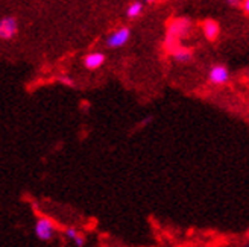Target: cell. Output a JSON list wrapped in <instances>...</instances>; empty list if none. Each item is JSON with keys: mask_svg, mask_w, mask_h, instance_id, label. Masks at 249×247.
I'll return each instance as SVG.
<instances>
[{"mask_svg": "<svg viewBox=\"0 0 249 247\" xmlns=\"http://www.w3.org/2000/svg\"><path fill=\"white\" fill-rule=\"evenodd\" d=\"M59 82H61V83H64V85H67V86H70V88H73V86H74L73 79L69 78V76H62V78L59 79Z\"/></svg>", "mask_w": 249, "mask_h": 247, "instance_id": "obj_11", "label": "cell"}, {"mask_svg": "<svg viewBox=\"0 0 249 247\" xmlns=\"http://www.w3.org/2000/svg\"><path fill=\"white\" fill-rule=\"evenodd\" d=\"M64 235H66L67 240L73 241L74 244L79 246V247H82V246L85 244V238L81 235V233H79L76 229H73V228H67V229L64 231Z\"/></svg>", "mask_w": 249, "mask_h": 247, "instance_id": "obj_9", "label": "cell"}, {"mask_svg": "<svg viewBox=\"0 0 249 247\" xmlns=\"http://www.w3.org/2000/svg\"><path fill=\"white\" fill-rule=\"evenodd\" d=\"M146 2H155V0H146Z\"/></svg>", "mask_w": 249, "mask_h": 247, "instance_id": "obj_14", "label": "cell"}, {"mask_svg": "<svg viewBox=\"0 0 249 247\" xmlns=\"http://www.w3.org/2000/svg\"><path fill=\"white\" fill-rule=\"evenodd\" d=\"M18 32V24L14 17H3L0 20V38L12 40Z\"/></svg>", "mask_w": 249, "mask_h": 247, "instance_id": "obj_2", "label": "cell"}, {"mask_svg": "<svg viewBox=\"0 0 249 247\" xmlns=\"http://www.w3.org/2000/svg\"><path fill=\"white\" fill-rule=\"evenodd\" d=\"M190 28V21L189 20H184V18H179V20H175L169 28V32H167V38L164 41V46L167 50H175L178 47L177 46V41L179 36H182Z\"/></svg>", "mask_w": 249, "mask_h": 247, "instance_id": "obj_1", "label": "cell"}, {"mask_svg": "<svg viewBox=\"0 0 249 247\" xmlns=\"http://www.w3.org/2000/svg\"><path fill=\"white\" fill-rule=\"evenodd\" d=\"M55 228L49 218H40L35 225V235L41 241H51L53 238Z\"/></svg>", "mask_w": 249, "mask_h": 247, "instance_id": "obj_3", "label": "cell"}, {"mask_svg": "<svg viewBox=\"0 0 249 247\" xmlns=\"http://www.w3.org/2000/svg\"><path fill=\"white\" fill-rule=\"evenodd\" d=\"M142 11H143V3L142 2H132L126 8V16L129 18H135V17H139L142 14Z\"/></svg>", "mask_w": 249, "mask_h": 247, "instance_id": "obj_10", "label": "cell"}, {"mask_svg": "<svg viewBox=\"0 0 249 247\" xmlns=\"http://www.w3.org/2000/svg\"><path fill=\"white\" fill-rule=\"evenodd\" d=\"M225 2L230 5V6H232V8H235V6H239V5H242V2L243 0H225Z\"/></svg>", "mask_w": 249, "mask_h": 247, "instance_id": "obj_12", "label": "cell"}, {"mask_svg": "<svg viewBox=\"0 0 249 247\" xmlns=\"http://www.w3.org/2000/svg\"><path fill=\"white\" fill-rule=\"evenodd\" d=\"M208 79L211 83H216V85L227 83L230 79V71L225 66H213L210 68Z\"/></svg>", "mask_w": 249, "mask_h": 247, "instance_id": "obj_5", "label": "cell"}, {"mask_svg": "<svg viewBox=\"0 0 249 247\" xmlns=\"http://www.w3.org/2000/svg\"><path fill=\"white\" fill-rule=\"evenodd\" d=\"M242 6H243V11L246 12V14H249V0H243Z\"/></svg>", "mask_w": 249, "mask_h": 247, "instance_id": "obj_13", "label": "cell"}, {"mask_svg": "<svg viewBox=\"0 0 249 247\" xmlns=\"http://www.w3.org/2000/svg\"><path fill=\"white\" fill-rule=\"evenodd\" d=\"M204 33L207 36V40L210 41H214L219 35V24L214 20H205L204 21Z\"/></svg>", "mask_w": 249, "mask_h": 247, "instance_id": "obj_7", "label": "cell"}, {"mask_svg": "<svg viewBox=\"0 0 249 247\" xmlns=\"http://www.w3.org/2000/svg\"><path fill=\"white\" fill-rule=\"evenodd\" d=\"M129 36H131V31L128 28H120L113 33H109V36L107 38V46L109 49H119L128 43Z\"/></svg>", "mask_w": 249, "mask_h": 247, "instance_id": "obj_4", "label": "cell"}, {"mask_svg": "<svg viewBox=\"0 0 249 247\" xmlns=\"http://www.w3.org/2000/svg\"><path fill=\"white\" fill-rule=\"evenodd\" d=\"M193 53L190 49H184V47H177L175 50H173V59L177 61V63H189L192 59Z\"/></svg>", "mask_w": 249, "mask_h": 247, "instance_id": "obj_8", "label": "cell"}, {"mask_svg": "<svg viewBox=\"0 0 249 247\" xmlns=\"http://www.w3.org/2000/svg\"><path fill=\"white\" fill-rule=\"evenodd\" d=\"M105 61V55L101 53V52H93V53H89L85 58H84V66L90 70H94V68H99Z\"/></svg>", "mask_w": 249, "mask_h": 247, "instance_id": "obj_6", "label": "cell"}]
</instances>
